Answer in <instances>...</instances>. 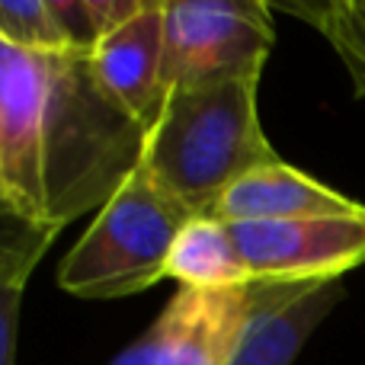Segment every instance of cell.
<instances>
[{"mask_svg": "<svg viewBox=\"0 0 365 365\" xmlns=\"http://www.w3.org/2000/svg\"><path fill=\"white\" fill-rule=\"evenodd\" d=\"M276 45L263 0H164V90L253 81Z\"/></svg>", "mask_w": 365, "mask_h": 365, "instance_id": "4", "label": "cell"}, {"mask_svg": "<svg viewBox=\"0 0 365 365\" xmlns=\"http://www.w3.org/2000/svg\"><path fill=\"white\" fill-rule=\"evenodd\" d=\"M145 138L90 55L0 42V199L19 215L64 227L100 212L141 167Z\"/></svg>", "mask_w": 365, "mask_h": 365, "instance_id": "1", "label": "cell"}, {"mask_svg": "<svg viewBox=\"0 0 365 365\" xmlns=\"http://www.w3.org/2000/svg\"><path fill=\"white\" fill-rule=\"evenodd\" d=\"M192 215L145 167L96 212L58 266V285L74 298H125L167 279V257Z\"/></svg>", "mask_w": 365, "mask_h": 365, "instance_id": "3", "label": "cell"}, {"mask_svg": "<svg viewBox=\"0 0 365 365\" xmlns=\"http://www.w3.org/2000/svg\"><path fill=\"white\" fill-rule=\"evenodd\" d=\"M0 42L32 55L71 51L51 0H0Z\"/></svg>", "mask_w": 365, "mask_h": 365, "instance_id": "12", "label": "cell"}, {"mask_svg": "<svg viewBox=\"0 0 365 365\" xmlns=\"http://www.w3.org/2000/svg\"><path fill=\"white\" fill-rule=\"evenodd\" d=\"M167 279L182 289H231L250 282L231 225L215 215H192L170 247Z\"/></svg>", "mask_w": 365, "mask_h": 365, "instance_id": "10", "label": "cell"}, {"mask_svg": "<svg viewBox=\"0 0 365 365\" xmlns=\"http://www.w3.org/2000/svg\"><path fill=\"white\" fill-rule=\"evenodd\" d=\"M279 160L257 109V83L231 81L167 90L148 128L141 167L189 215H215L244 173Z\"/></svg>", "mask_w": 365, "mask_h": 365, "instance_id": "2", "label": "cell"}, {"mask_svg": "<svg viewBox=\"0 0 365 365\" xmlns=\"http://www.w3.org/2000/svg\"><path fill=\"white\" fill-rule=\"evenodd\" d=\"M61 227L32 221L0 199V279H29Z\"/></svg>", "mask_w": 365, "mask_h": 365, "instance_id": "13", "label": "cell"}, {"mask_svg": "<svg viewBox=\"0 0 365 365\" xmlns=\"http://www.w3.org/2000/svg\"><path fill=\"white\" fill-rule=\"evenodd\" d=\"M340 279L247 282V311L227 365H292L308 336L343 302Z\"/></svg>", "mask_w": 365, "mask_h": 365, "instance_id": "7", "label": "cell"}, {"mask_svg": "<svg viewBox=\"0 0 365 365\" xmlns=\"http://www.w3.org/2000/svg\"><path fill=\"white\" fill-rule=\"evenodd\" d=\"M362 202L336 192L334 186L314 180L311 173L285 164L282 158L244 173L215 205V218L237 221H285V218H317V215H349L359 212Z\"/></svg>", "mask_w": 365, "mask_h": 365, "instance_id": "9", "label": "cell"}, {"mask_svg": "<svg viewBox=\"0 0 365 365\" xmlns=\"http://www.w3.org/2000/svg\"><path fill=\"white\" fill-rule=\"evenodd\" d=\"M231 231L250 279H343L349 269L365 263V205L349 215L237 221Z\"/></svg>", "mask_w": 365, "mask_h": 365, "instance_id": "5", "label": "cell"}, {"mask_svg": "<svg viewBox=\"0 0 365 365\" xmlns=\"http://www.w3.org/2000/svg\"><path fill=\"white\" fill-rule=\"evenodd\" d=\"M23 292V279H0V365H16V330Z\"/></svg>", "mask_w": 365, "mask_h": 365, "instance_id": "14", "label": "cell"}, {"mask_svg": "<svg viewBox=\"0 0 365 365\" xmlns=\"http://www.w3.org/2000/svg\"><path fill=\"white\" fill-rule=\"evenodd\" d=\"M247 311V282L180 289L164 314L113 365H227Z\"/></svg>", "mask_w": 365, "mask_h": 365, "instance_id": "6", "label": "cell"}, {"mask_svg": "<svg viewBox=\"0 0 365 365\" xmlns=\"http://www.w3.org/2000/svg\"><path fill=\"white\" fill-rule=\"evenodd\" d=\"M282 10L308 19L340 55L349 71L356 96L365 100V0H330V4H282Z\"/></svg>", "mask_w": 365, "mask_h": 365, "instance_id": "11", "label": "cell"}, {"mask_svg": "<svg viewBox=\"0 0 365 365\" xmlns=\"http://www.w3.org/2000/svg\"><path fill=\"white\" fill-rule=\"evenodd\" d=\"M93 71L106 93L145 128L164 106V0H148L145 10L90 51Z\"/></svg>", "mask_w": 365, "mask_h": 365, "instance_id": "8", "label": "cell"}]
</instances>
